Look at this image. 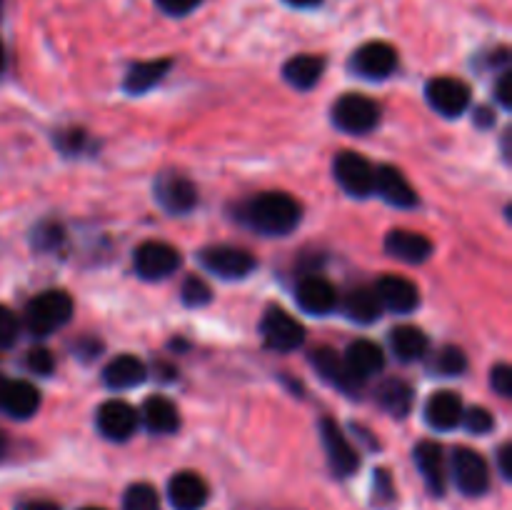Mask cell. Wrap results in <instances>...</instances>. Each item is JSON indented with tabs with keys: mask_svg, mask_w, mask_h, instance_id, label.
<instances>
[{
	"mask_svg": "<svg viewBox=\"0 0 512 510\" xmlns=\"http://www.w3.org/2000/svg\"><path fill=\"white\" fill-rule=\"evenodd\" d=\"M238 218L255 233L270 235V238H283L293 233L303 218V208L298 200L288 193H260L240 205Z\"/></svg>",
	"mask_w": 512,
	"mask_h": 510,
	"instance_id": "6da1fadb",
	"label": "cell"
},
{
	"mask_svg": "<svg viewBox=\"0 0 512 510\" xmlns=\"http://www.w3.org/2000/svg\"><path fill=\"white\" fill-rule=\"evenodd\" d=\"M73 298L65 290H45L25 308V328L38 338L55 333L73 318Z\"/></svg>",
	"mask_w": 512,
	"mask_h": 510,
	"instance_id": "7a4b0ae2",
	"label": "cell"
},
{
	"mask_svg": "<svg viewBox=\"0 0 512 510\" xmlns=\"http://www.w3.org/2000/svg\"><path fill=\"white\" fill-rule=\"evenodd\" d=\"M380 108L373 98L363 93H345L333 105V123L343 133L365 135L378 125Z\"/></svg>",
	"mask_w": 512,
	"mask_h": 510,
	"instance_id": "3957f363",
	"label": "cell"
},
{
	"mask_svg": "<svg viewBox=\"0 0 512 510\" xmlns=\"http://www.w3.org/2000/svg\"><path fill=\"white\" fill-rule=\"evenodd\" d=\"M450 473H453L455 485L463 495L478 498V495L488 493L490 488V468L488 460L473 448H455L453 458H450Z\"/></svg>",
	"mask_w": 512,
	"mask_h": 510,
	"instance_id": "277c9868",
	"label": "cell"
},
{
	"mask_svg": "<svg viewBox=\"0 0 512 510\" xmlns=\"http://www.w3.org/2000/svg\"><path fill=\"white\" fill-rule=\"evenodd\" d=\"M333 175L350 198H368L375 190V168L360 153H340L333 163Z\"/></svg>",
	"mask_w": 512,
	"mask_h": 510,
	"instance_id": "5b68a950",
	"label": "cell"
},
{
	"mask_svg": "<svg viewBox=\"0 0 512 510\" xmlns=\"http://www.w3.org/2000/svg\"><path fill=\"white\" fill-rule=\"evenodd\" d=\"M425 98H428L430 108L443 118H460L470 108L468 83L460 78H450V75L430 80L425 85Z\"/></svg>",
	"mask_w": 512,
	"mask_h": 510,
	"instance_id": "8992f818",
	"label": "cell"
},
{
	"mask_svg": "<svg viewBox=\"0 0 512 510\" xmlns=\"http://www.w3.org/2000/svg\"><path fill=\"white\" fill-rule=\"evenodd\" d=\"M200 263L208 273L218 275L225 280H240L248 278L255 270V258L243 248H233V245H210L200 253Z\"/></svg>",
	"mask_w": 512,
	"mask_h": 510,
	"instance_id": "52a82bcc",
	"label": "cell"
},
{
	"mask_svg": "<svg viewBox=\"0 0 512 510\" xmlns=\"http://www.w3.org/2000/svg\"><path fill=\"white\" fill-rule=\"evenodd\" d=\"M260 333L268 348L288 353V350L300 348L305 343V328L298 318L283 308H268L260 323Z\"/></svg>",
	"mask_w": 512,
	"mask_h": 510,
	"instance_id": "ba28073f",
	"label": "cell"
},
{
	"mask_svg": "<svg viewBox=\"0 0 512 510\" xmlns=\"http://www.w3.org/2000/svg\"><path fill=\"white\" fill-rule=\"evenodd\" d=\"M320 438H323V448L325 455H328L330 468H333L338 478H348V475H353L360 468L358 450L353 448L348 435L343 433V428L333 418L320 420Z\"/></svg>",
	"mask_w": 512,
	"mask_h": 510,
	"instance_id": "9c48e42d",
	"label": "cell"
},
{
	"mask_svg": "<svg viewBox=\"0 0 512 510\" xmlns=\"http://www.w3.org/2000/svg\"><path fill=\"white\" fill-rule=\"evenodd\" d=\"M135 273L143 280H165L180 268V253L168 243L148 240L133 255Z\"/></svg>",
	"mask_w": 512,
	"mask_h": 510,
	"instance_id": "30bf717a",
	"label": "cell"
},
{
	"mask_svg": "<svg viewBox=\"0 0 512 510\" xmlns=\"http://www.w3.org/2000/svg\"><path fill=\"white\" fill-rule=\"evenodd\" d=\"M350 68H353L355 75L365 80H385L398 68V53H395L390 43L373 40V43H365L355 50Z\"/></svg>",
	"mask_w": 512,
	"mask_h": 510,
	"instance_id": "8fae6325",
	"label": "cell"
},
{
	"mask_svg": "<svg viewBox=\"0 0 512 510\" xmlns=\"http://www.w3.org/2000/svg\"><path fill=\"white\" fill-rule=\"evenodd\" d=\"M310 363H313V368L318 370V375L325 380V383L343 390V393L350 395V398L363 390L365 380H360L358 375L350 370V365L345 363L343 355L335 353L333 348H318L313 355H310Z\"/></svg>",
	"mask_w": 512,
	"mask_h": 510,
	"instance_id": "7c38bea8",
	"label": "cell"
},
{
	"mask_svg": "<svg viewBox=\"0 0 512 510\" xmlns=\"http://www.w3.org/2000/svg\"><path fill=\"white\" fill-rule=\"evenodd\" d=\"M155 200L170 215H185L198 205V190L178 173H163L155 180Z\"/></svg>",
	"mask_w": 512,
	"mask_h": 510,
	"instance_id": "4fadbf2b",
	"label": "cell"
},
{
	"mask_svg": "<svg viewBox=\"0 0 512 510\" xmlns=\"http://www.w3.org/2000/svg\"><path fill=\"white\" fill-rule=\"evenodd\" d=\"M140 415L135 413V408L125 400H108L98 408V415H95V423H98V430L108 440H115V443H123L138 428Z\"/></svg>",
	"mask_w": 512,
	"mask_h": 510,
	"instance_id": "5bb4252c",
	"label": "cell"
},
{
	"mask_svg": "<svg viewBox=\"0 0 512 510\" xmlns=\"http://www.w3.org/2000/svg\"><path fill=\"white\" fill-rule=\"evenodd\" d=\"M413 455L430 493L445 495V490H448V463H445L443 445L435 443V440H420Z\"/></svg>",
	"mask_w": 512,
	"mask_h": 510,
	"instance_id": "9a60e30c",
	"label": "cell"
},
{
	"mask_svg": "<svg viewBox=\"0 0 512 510\" xmlns=\"http://www.w3.org/2000/svg\"><path fill=\"white\" fill-rule=\"evenodd\" d=\"M383 310H393V313H413L420 305L418 285L413 280L403 278V275H383L375 285Z\"/></svg>",
	"mask_w": 512,
	"mask_h": 510,
	"instance_id": "2e32d148",
	"label": "cell"
},
{
	"mask_svg": "<svg viewBox=\"0 0 512 510\" xmlns=\"http://www.w3.org/2000/svg\"><path fill=\"white\" fill-rule=\"evenodd\" d=\"M295 298H298L300 308L310 315H328L338 305L335 285L325 280L323 275H305L295 288Z\"/></svg>",
	"mask_w": 512,
	"mask_h": 510,
	"instance_id": "e0dca14e",
	"label": "cell"
},
{
	"mask_svg": "<svg viewBox=\"0 0 512 510\" xmlns=\"http://www.w3.org/2000/svg\"><path fill=\"white\" fill-rule=\"evenodd\" d=\"M210 498V488L198 473H183L173 475L168 483V500L175 510H200Z\"/></svg>",
	"mask_w": 512,
	"mask_h": 510,
	"instance_id": "ac0fdd59",
	"label": "cell"
},
{
	"mask_svg": "<svg viewBox=\"0 0 512 510\" xmlns=\"http://www.w3.org/2000/svg\"><path fill=\"white\" fill-rule=\"evenodd\" d=\"M385 253L403 263L420 265L433 255V243L415 230H390L385 235Z\"/></svg>",
	"mask_w": 512,
	"mask_h": 510,
	"instance_id": "d6986e66",
	"label": "cell"
},
{
	"mask_svg": "<svg viewBox=\"0 0 512 510\" xmlns=\"http://www.w3.org/2000/svg\"><path fill=\"white\" fill-rule=\"evenodd\" d=\"M375 190H378L385 203L395 205V208H415L418 205L415 188L393 165H380V168H375Z\"/></svg>",
	"mask_w": 512,
	"mask_h": 510,
	"instance_id": "ffe728a7",
	"label": "cell"
},
{
	"mask_svg": "<svg viewBox=\"0 0 512 510\" xmlns=\"http://www.w3.org/2000/svg\"><path fill=\"white\" fill-rule=\"evenodd\" d=\"M463 410V400H460L458 393H453V390H438L425 403V420L435 430H453L460 425Z\"/></svg>",
	"mask_w": 512,
	"mask_h": 510,
	"instance_id": "44dd1931",
	"label": "cell"
},
{
	"mask_svg": "<svg viewBox=\"0 0 512 510\" xmlns=\"http://www.w3.org/2000/svg\"><path fill=\"white\" fill-rule=\"evenodd\" d=\"M145 378H148V368H145V363L138 355L130 353L113 358L103 370V383L113 390L135 388V385L145 383Z\"/></svg>",
	"mask_w": 512,
	"mask_h": 510,
	"instance_id": "7402d4cb",
	"label": "cell"
},
{
	"mask_svg": "<svg viewBox=\"0 0 512 510\" xmlns=\"http://www.w3.org/2000/svg\"><path fill=\"white\" fill-rule=\"evenodd\" d=\"M40 408V393L33 383L28 380H8L5 385L3 403H0V410L8 413L10 418L25 420L33 418Z\"/></svg>",
	"mask_w": 512,
	"mask_h": 510,
	"instance_id": "603a6c76",
	"label": "cell"
},
{
	"mask_svg": "<svg viewBox=\"0 0 512 510\" xmlns=\"http://www.w3.org/2000/svg\"><path fill=\"white\" fill-rule=\"evenodd\" d=\"M343 358L360 380L370 378V375H378L385 368L383 348L378 343H373V340H355V343L348 345Z\"/></svg>",
	"mask_w": 512,
	"mask_h": 510,
	"instance_id": "cb8c5ba5",
	"label": "cell"
},
{
	"mask_svg": "<svg viewBox=\"0 0 512 510\" xmlns=\"http://www.w3.org/2000/svg\"><path fill=\"white\" fill-rule=\"evenodd\" d=\"M325 73V60L320 55H295L288 63L283 65V78L285 83L293 85L298 90H310L320 83Z\"/></svg>",
	"mask_w": 512,
	"mask_h": 510,
	"instance_id": "d4e9b609",
	"label": "cell"
},
{
	"mask_svg": "<svg viewBox=\"0 0 512 510\" xmlns=\"http://www.w3.org/2000/svg\"><path fill=\"white\" fill-rule=\"evenodd\" d=\"M173 60L170 58H158V60H143V63L130 65L128 75H125V93L128 95H143L150 88L160 83L165 78V73L170 70Z\"/></svg>",
	"mask_w": 512,
	"mask_h": 510,
	"instance_id": "484cf974",
	"label": "cell"
},
{
	"mask_svg": "<svg viewBox=\"0 0 512 510\" xmlns=\"http://www.w3.org/2000/svg\"><path fill=\"white\" fill-rule=\"evenodd\" d=\"M143 423L150 433H158V435H168L175 433L180 428V415L178 408H175L173 400L163 398V395H153L143 403Z\"/></svg>",
	"mask_w": 512,
	"mask_h": 510,
	"instance_id": "4316f807",
	"label": "cell"
},
{
	"mask_svg": "<svg viewBox=\"0 0 512 510\" xmlns=\"http://www.w3.org/2000/svg\"><path fill=\"white\" fill-rule=\"evenodd\" d=\"M375 398H378L380 408L385 413H390L393 418H405L410 413V408H413L415 393L403 378H388L378 385Z\"/></svg>",
	"mask_w": 512,
	"mask_h": 510,
	"instance_id": "83f0119b",
	"label": "cell"
},
{
	"mask_svg": "<svg viewBox=\"0 0 512 510\" xmlns=\"http://www.w3.org/2000/svg\"><path fill=\"white\" fill-rule=\"evenodd\" d=\"M390 348H393V355L398 360H403V363H415V360H420L428 353L430 343L428 335L420 328H415V325H398V328H393V333H390Z\"/></svg>",
	"mask_w": 512,
	"mask_h": 510,
	"instance_id": "f1b7e54d",
	"label": "cell"
},
{
	"mask_svg": "<svg viewBox=\"0 0 512 510\" xmlns=\"http://www.w3.org/2000/svg\"><path fill=\"white\" fill-rule=\"evenodd\" d=\"M343 310L355 323L370 325L383 315V303H380L375 288H353L345 295Z\"/></svg>",
	"mask_w": 512,
	"mask_h": 510,
	"instance_id": "f546056e",
	"label": "cell"
},
{
	"mask_svg": "<svg viewBox=\"0 0 512 510\" xmlns=\"http://www.w3.org/2000/svg\"><path fill=\"white\" fill-rule=\"evenodd\" d=\"M433 370L443 378H458L468 370V355L458 348V345H445L435 353Z\"/></svg>",
	"mask_w": 512,
	"mask_h": 510,
	"instance_id": "4dcf8cb0",
	"label": "cell"
},
{
	"mask_svg": "<svg viewBox=\"0 0 512 510\" xmlns=\"http://www.w3.org/2000/svg\"><path fill=\"white\" fill-rule=\"evenodd\" d=\"M123 510H160V495L150 483H133L123 495Z\"/></svg>",
	"mask_w": 512,
	"mask_h": 510,
	"instance_id": "1f68e13d",
	"label": "cell"
},
{
	"mask_svg": "<svg viewBox=\"0 0 512 510\" xmlns=\"http://www.w3.org/2000/svg\"><path fill=\"white\" fill-rule=\"evenodd\" d=\"M180 295H183V303L188 305V308H203V305L210 303V298H213V290H210V285L205 283L203 278H188L183 283V290H180Z\"/></svg>",
	"mask_w": 512,
	"mask_h": 510,
	"instance_id": "d6a6232c",
	"label": "cell"
},
{
	"mask_svg": "<svg viewBox=\"0 0 512 510\" xmlns=\"http://www.w3.org/2000/svg\"><path fill=\"white\" fill-rule=\"evenodd\" d=\"M460 425H465V430H468V433L485 435V433H490V430L495 428V418L490 415L488 408H480V405H475V408L463 410Z\"/></svg>",
	"mask_w": 512,
	"mask_h": 510,
	"instance_id": "836d02e7",
	"label": "cell"
},
{
	"mask_svg": "<svg viewBox=\"0 0 512 510\" xmlns=\"http://www.w3.org/2000/svg\"><path fill=\"white\" fill-rule=\"evenodd\" d=\"M20 335V320L10 308L0 305V350L15 345Z\"/></svg>",
	"mask_w": 512,
	"mask_h": 510,
	"instance_id": "e575fe53",
	"label": "cell"
},
{
	"mask_svg": "<svg viewBox=\"0 0 512 510\" xmlns=\"http://www.w3.org/2000/svg\"><path fill=\"white\" fill-rule=\"evenodd\" d=\"M25 365H28L30 373L50 375L55 370V358L50 350L33 348V350H28V355H25Z\"/></svg>",
	"mask_w": 512,
	"mask_h": 510,
	"instance_id": "d590c367",
	"label": "cell"
},
{
	"mask_svg": "<svg viewBox=\"0 0 512 510\" xmlns=\"http://www.w3.org/2000/svg\"><path fill=\"white\" fill-rule=\"evenodd\" d=\"M63 235H65L63 228H60L58 223H53V220H48V223H43L35 228L33 243L38 245L40 250H50V248H55L60 240H63Z\"/></svg>",
	"mask_w": 512,
	"mask_h": 510,
	"instance_id": "8d00e7d4",
	"label": "cell"
},
{
	"mask_svg": "<svg viewBox=\"0 0 512 510\" xmlns=\"http://www.w3.org/2000/svg\"><path fill=\"white\" fill-rule=\"evenodd\" d=\"M490 385L500 398H512V368L508 363H498L490 370Z\"/></svg>",
	"mask_w": 512,
	"mask_h": 510,
	"instance_id": "74e56055",
	"label": "cell"
},
{
	"mask_svg": "<svg viewBox=\"0 0 512 510\" xmlns=\"http://www.w3.org/2000/svg\"><path fill=\"white\" fill-rule=\"evenodd\" d=\"M200 3H203V0H155V5H158L165 15H173V18H183V15L193 13Z\"/></svg>",
	"mask_w": 512,
	"mask_h": 510,
	"instance_id": "f35d334b",
	"label": "cell"
},
{
	"mask_svg": "<svg viewBox=\"0 0 512 510\" xmlns=\"http://www.w3.org/2000/svg\"><path fill=\"white\" fill-rule=\"evenodd\" d=\"M373 495L378 503H388V500L395 498V490H393V478H390L385 470H378L375 473V488H373Z\"/></svg>",
	"mask_w": 512,
	"mask_h": 510,
	"instance_id": "ab89813d",
	"label": "cell"
},
{
	"mask_svg": "<svg viewBox=\"0 0 512 510\" xmlns=\"http://www.w3.org/2000/svg\"><path fill=\"white\" fill-rule=\"evenodd\" d=\"M495 98H498V103L503 105L505 110L512 108V73H510V70H503V75L498 78Z\"/></svg>",
	"mask_w": 512,
	"mask_h": 510,
	"instance_id": "60d3db41",
	"label": "cell"
},
{
	"mask_svg": "<svg viewBox=\"0 0 512 510\" xmlns=\"http://www.w3.org/2000/svg\"><path fill=\"white\" fill-rule=\"evenodd\" d=\"M85 143V133L83 130H68V133L58 135V145L63 153H78Z\"/></svg>",
	"mask_w": 512,
	"mask_h": 510,
	"instance_id": "b9f144b4",
	"label": "cell"
},
{
	"mask_svg": "<svg viewBox=\"0 0 512 510\" xmlns=\"http://www.w3.org/2000/svg\"><path fill=\"white\" fill-rule=\"evenodd\" d=\"M498 465H500V475L505 480L512 478V445L505 443L503 448L498 450Z\"/></svg>",
	"mask_w": 512,
	"mask_h": 510,
	"instance_id": "7bdbcfd3",
	"label": "cell"
},
{
	"mask_svg": "<svg viewBox=\"0 0 512 510\" xmlns=\"http://www.w3.org/2000/svg\"><path fill=\"white\" fill-rule=\"evenodd\" d=\"M15 510H60V505L53 500H23Z\"/></svg>",
	"mask_w": 512,
	"mask_h": 510,
	"instance_id": "ee69618b",
	"label": "cell"
},
{
	"mask_svg": "<svg viewBox=\"0 0 512 510\" xmlns=\"http://www.w3.org/2000/svg\"><path fill=\"white\" fill-rule=\"evenodd\" d=\"M478 123L483 125V128H490V125L495 123V115L490 113L488 108H478Z\"/></svg>",
	"mask_w": 512,
	"mask_h": 510,
	"instance_id": "f6af8a7d",
	"label": "cell"
},
{
	"mask_svg": "<svg viewBox=\"0 0 512 510\" xmlns=\"http://www.w3.org/2000/svg\"><path fill=\"white\" fill-rule=\"evenodd\" d=\"M288 5H293V8H318L323 0H285Z\"/></svg>",
	"mask_w": 512,
	"mask_h": 510,
	"instance_id": "bcb514c9",
	"label": "cell"
},
{
	"mask_svg": "<svg viewBox=\"0 0 512 510\" xmlns=\"http://www.w3.org/2000/svg\"><path fill=\"white\" fill-rule=\"evenodd\" d=\"M5 68H8V53H5L3 40H0V75L5 73Z\"/></svg>",
	"mask_w": 512,
	"mask_h": 510,
	"instance_id": "7dc6e473",
	"label": "cell"
},
{
	"mask_svg": "<svg viewBox=\"0 0 512 510\" xmlns=\"http://www.w3.org/2000/svg\"><path fill=\"white\" fill-rule=\"evenodd\" d=\"M503 153H505V158H510V130H505V135H503Z\"/></svg>",
	"mask_w": 512,
	"mask_h": 510,
	"instance_id": "c3c4849f",
	"label": "cell"
},
{
	"mask_svg": "<svg viewBox=\"0 0 512 510\" xmlns=\"http://www.w3.org/2000/svg\"><path fill=\"white\" fill-rule=\"evenodd\" d=\"M5 453H8V438H5V435L0 433V460L5 458Z\"/></svg>",
	"mask_w": 512,
	"mask_h": 510,
	"instance_id": "681fc988",
	"label": "cell"
},
{
	"mask_svg": "<svg viewBox=\"0 0 512 510\" xmlns=\"http://www.w3.org/2000/svg\"><path fill=\"white\" fill-rule=\"evenodd\" d=\"M5 385H8V378L0 375V403H3V395H5Z\"/></svg>",
	"mask_w": 512,
	"mask_h": 510,
	"instance_id": "f907efd6",
	"label": "cell"
},
{
	"mask_svg": "<svg viewBox=\"0 0 512 510\" xmlns=\"http://www.w3.org/2000/svg\"><path fill=\"white\" fill-rule=\"evenodd\" d=\"M80 510H105V508H95V505H88V508H80Z\"/></svg>",
	"mask_w": 512,
	"mask_h": 510,
	"instance_id": "816d5d0a",
	"label": "cell"
},
{
	"mask_svg": "<svg viewBox=\"0 0 512 510\" xmlns=\"http://www.w3.org/2000/svg\"><path fill=\"white\" fill-rule=\"evenodd\" d=\"M0 15H3V0H0Z\"/></svg>",
	"mask_w": 512,
	"mask_h": 510,
	"instance_id": "f5cc1de1",
	"label": "cell"
}]
</instances>
